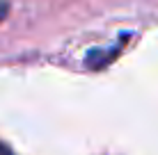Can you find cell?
<instances>
[{
	"label": "cell",
	"mask_w": 158,
	"mask_h": 155,
	"mask_svg": "<svg viewBox=\"0 0 158 155\" xmlns=\"http://www.w3.org/2000/svg\"><path fill=\"white\" fill-rule=\"evenodd\" d=\"M7 12H9L7 2H5V0H0V23H2L5 18H7Z\"/></svg>",
	"instance_id": "6da1fadb"
},
{
	"label": "cell",
	"mask_w": 158,
	"mask_h": 155,
	"mask_svg": "<svg viewBox=\"0 0 158 155\" xmlns=\"http://www.w3.org/2000/svg\"><path fill=\"white\" fill-rule=\"evenodd\" d=\"M0 155H14V153H12V151H9V148H7V146H5V144H2V141H0Z\"/></svg>",
	"instance_id": "7a4b0ae2"
}]
</instances>
